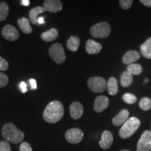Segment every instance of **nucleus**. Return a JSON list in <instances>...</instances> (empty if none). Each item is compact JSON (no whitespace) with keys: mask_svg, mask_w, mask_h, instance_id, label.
Returning <instances> with one entry per match:
<instances>
[{"mask_svg":"<svg viewBox=\"0 0 151 151\" xmlns=\"http://www.w3.org/2000/svg\"><path fill=\"white\" fill-rule=\"evenodd\" d=\"M65 113L62 104L59 101H52L46 106L43 113L44 120L48 123L54 124L59 122Z\"/></svg>","mask_w":151,"mask_h":151,"instance_id":"nucleus-1","label":"nucleus"},{"mask_svg":"<svg viewBox=\"0 0 151 151\" xmlns=\"http://www.w3.org/2000/svg\"><path fill=\"white\" fill-rule=\"evenodd\" d=\"M1 134L6 141L13 144L21 143L24 137L23 132L19 130L14 124L10 122L5 124L3 126Z\"/></svg>","mask_w":151,"mask_h":151,"instance_id":"nucleus-2","label":"nucleus"},{"mask_svg":"<svg viewBox=\"0 0 151 151\" xmlns=\"http://www.w3.org/2000/svg\"><path fill=\"white\" fill-rule=\"evenodd\" d=\"M141 121L136 117H131L122 124L119 131V135L122 139L131 137L140 127Z\"/></svg>","mask_w":151,"mask_h":151,"instance_id":"nucleus-3","label":"nucleus"},{"mask_svg":"<svg viewBox=\"0 0 151 151\" xmlns=\"http://www.w3.org/2000/svg\"><path fill=\"white\" fill-rule=\"evenodd\" d=\"M111 33V26L108 22H101L90 28V34L94 38H106Z\"/></svg>","mask_w":151,"mask_h":151,"instance_id":"nucleus-4","label":"nucleus"},{"mask_svg":"<svg viewBox=\"0 0 151 151\" xmlns=\"http://www.w3.org/2000/svg\"><path fill=\"white\" fill-rule=\"evenodd\" d=\"M49 55L58 65L63 63L66 59V55L63 46L59 43H54L50 46L49 48Z\"/></svg>","mask_w":151,"mask_h":151,"instance_id":"nucleus-5","label":"nucleus"},{"mask_svg":"<svg viewBox=\"0 0 151 151\" xmlns=\"http://www.w3.org/2000/svg\"><path fill=\"white\" fill-rule=\"evenodd\" d=\"M88 86L92 92L95 93H101L106 90V82L105 79L101 77L94 76L88 79Z\"/></svg>","mask_w":151,"mask_h":151,"instance_id":"nucleus-6","label":"nucleus"},{"mask_svg":"<svg viewBox=\"0 0 151 151\" xmlns=\"http://www.w3.org/2000/svg\"><path fill=\"white\" fill-rule=\"evenodd\" d=\"M137 151H151V131L146 130L138 141Z\"/></svg>","mask_w":151,"mask_h":151,"instance_id":"nucleus-7","label":"nucleus"},{"mask_svg":"<svg viewBox=\"0 0 151 151\" xmlns=\"http://www.w3.org/2000/svg\"><path fill=\"white\" fill-rule=\"evenodd\" d=\"M83 137V132L78 128H72L69 129L65 134V139L72 144H77L80 143Z\"/></svg>","mask_w":151,"mask_h":151,"instance_id":"nucleus-8","label":"nucleus"},{"mask_svg":"<svg viewBox=\"0 0 151 151\" xmlns=\"http://www.w3.org/2000/svg\"><path fill=\"white\" fill-rule=\"evenodd\" d=\"M3 37L8 41H14L18 39L20 35L16 28L11 24H6L1 29Z\"/></svg>","mask_w":151,"mask_h":151,"instance_id":"nucleus-9","label":"nucleus"},{"mask_svg":"<svg viewBox=\"0 0 151 151\" xmlns=\"http://www.w3.org/2000/svg\"><path fill=\"white\" fill-rule=\"evenodd\" d=\"M43 9L50 13L59 12L62 9V4L59 0H46L43 2Z\"/></svg>","mask_w":151,"mask_h":151,"instance_id":"nucleus-10","label":"nucleus"},{"mask_svg":"<svg viewBox=\"0 0 151 151\" xmlns=\"http://www.w3.org/2000/svg\"><path fill=\"white\" fill-rule=\"evenodd\" d=\"M109 105V100L108 97L105 96H98L94 100V110L97 113H101L107 109Z\"/></svg>","mask_w":151,"mask_h":151,"instance_id":"nucleus-11","label":"nucleus"},{"mask_svg":"<svg viewBox=\"0 0 151 151\" xmlns=\"http://www.w3.org/2000/svg\"><path fill=\"white\" fill-rule=\"evenodd\" d=\"M113 141V137L112 133L108 130H105L101 134V139L100 140L99 145L104 150H107L112 145Z\"/></svg>","mask_w":151,"mask_h":151,"instance_id":"nucleus-12","label":"nucleus"},{"mask_svg":"<svg viewBox=\"0 0 151 151\" xmlns=\"http://www.w3.org/2000/svg\"><path fill=\"white\" fill-rule=\"evenodd\" d=\"M69 111H70L71 118L74 120H78L81 118L83 114V106L81 103L78 101H75L70 105Z\"/></svg>","mask_w":151,"mask_h":151,"instance_id":"nucleus-13","label":"nucleus"},{"mask_svg":"<svg viewBox=\"0 0 151 151\" xmlns=\"http://www.w3.org/2000/svg\"><path fill=\"white\" fill-rule=\"evenodd\" d=\"M129 116V111L127 110V109H123V110L120 111V112L113 118L112 122L113 125L117 126V127L122 125V124L128 120Z\"/></svg>","mask_w":151,"mask_h":151,"instance_id":"nucleus-14","label":"nucleus"},{"mask_svg":"<svg viewBox=\"0 0 151 151\" xmlns=\"http://www.w3.org/2000/svg\"><path fill=\"white\" fill-rule=\"evenodd\" d=\"M102 46L100 43L96 42L95 41L92 39H89L87 41L86 44V52L90 55L98 54L101 51Z\"/></svg>","mask_w":151,"mask_h":151,"instance_id":"nucleus-15","label":"nucleus"},{"mask_svg":"<svg viewBox=\"0 0 151 151\" xmlns=\"http://www.w3.org/2000/svg\"><path fill=\"white\" fill-rule=\"evenodd\" d=\"M140 58V54L137 50H129L124 55L122 62L125 65H131Z\"/></svg>","mask_w":151,"mask_h":151,"instance_id":"nucleus-16","label":"nucleus"},{"mask_svg":"<svg viewBox=\"0 0 151 151\" xmlns=\"http://www.w3.org/2000/svg\"><path fill=\"white\" fill-rule=\"evenodd\" d=\"M58 31L55 28H51L48 31L43 32L41 35V38L43 41L46 42H50V41H55L58 37Z\"/></svg>","mask_w":151,"mask_h":151,"instance_id":"nucleus-17","label":"nucleus"},{"mask_svg":"<svg viewBox=\"0 0 151 151\" xmlns=\"http://www.w3.org/2000/svg\"><path fill=\"white\" fill-rule=\"evenodd\" d=\"M18 24L20 29L24 34L29 35L32 32V28L30 25L29 20L27 18H21L18 20Z\"/></svg>","mask_w":151,"mask_h":151,"instance_id":"nucleus-18","label":"nucleus"},{"mask_svg":"<svg viewBox=\"0 0 151 151\" xmlns=\"http://www.w3.org/2000/svg\"><path fill=\"white\" fill-rule=\"evenodd\" d=\"M140 50L142 55L147 59H151V37L140 46Z\"/></svg>","mask_w":151,"mask_h":151,"instance_id":"nucleus-19","label":"nucleus"},{"mask_svg":"<svg viewBox=\"0 0 151 151\" xmlns=\"http://www.w3.org/2000/svg\"><path fill=\"white\" fill-rule=\"evenodd\" d=\"M45 9H43V7L41 6H37L35 7L30 10L29 11V18L30 20H31L32 23L34 24H38L37 21H38V18H39V15L42 14V13L45 12Z\"/></svg>","mask_w":151,"mask_h":151,"instance_id":"nucleus-20","label":"nucleus"},{"mask_svg":"<svg viewBox=\"0 0 151 151\" xmlns=\"http://www.w3.org/2000/svg\"><path fill=\"white\" fill-rule=\"evenodd\" d=\"M79 46H80V39L78 37L72 36L67 40V47L71 51H77L78 50Z\"/></svg>","mask_w":151,"mask_h":151,"instance_id":"nucleus-21","label":"nucleus"},{"mask_svg":"<svg viewBox=\"0 0 151 151\" xmlns=\"http://www.w3.org/2000/svg\"><path fill=\"white\" fill-rule=\"evenodd\" d=\"M107 89L111 95H116L118 91V81L115 77H111L107 83Z\"/></svg>","mask_w":151,"mask_h":151,"instance_id":"nucleus-22","label":"nucleus"},{"mask_svg":"<svg viewBox=\"0 0 151 151\" xmlns=\"http://www.w3.org/2000/svg\"><path fill=\"white\" fill-rule=\"evenodd\" d=\"M132 81H133V76L128 72L127 71H124L122 73L121 78H120V83H121L122 87L127 88V87L130 86L132 83Z\"/></svg>","mask_w":151,"mask_h":151,"instance_id":"nucleus-23","label":"nucleus"},{"mask_svg":"<svg viewBox=\"0 0 151 151\" xmlns=\"http://www.w3.org/2000/svg\"><path fill=\"white\" fill-rule=\"evenodd\" d=\"M127 70L128 72L131 73L132 76H138L142 73L143 68L140 65H139V64L133 63L127 66Z\"/></svg>","mask_w":151,"mask_h":151,"instance_id":"nucleus-24","label":"nucleus"},{"mask_svg":"<svg viewBox=\"0 0 151 151\" xmlns=\"http://www.w3.org/2000/svg\"><path fill=\"white\" fill-rule=\"evenodd\" d=\"M9 5L4 1L0 2V22L4 21L9 16Z\"/></svg>","mask_w":151,"mask_h":151,"instance_id":"nucleus-25","label":"nucleus"},{"mask_svg":"<svg viewBox=\"0 0 151 151\" xmlns=\"http://www.w3.org/2000/svg\"><path fill=\"white\" fill-rule=\"evenodd\" d=\"M139 107L143 111H148L151 109V99L149 97H143L139 101Z\"/></svg>","mask_w":151,"mask_h":151,"instance_id":"nucleus-26","label":"nucleus"},{"mask_svg":"<svg viewBox=\"0 0 151 151\" xmlns=\"http://www.w3.org/2000/svg\"><path fill=\"white\" fill-rule=\"evenodd\" d=\"M122 99L128 104H133L137 101V98L134 94L131 93H125L122 97Z\"/></svg>","mask_w":151,"mask_h":151,"instance_id":"nucleus-27","label":"nucleus"},{"mask_svg":"<svg viewBox=\"0 0 151 151\" xmlns=\"http://www.w3.org/2000/svg\"><path fill=\"white\" fill-rule=\"evenodd\" d=\"M9 77L4 73L0 72V88L5 87L9 83Z\"/></svg>","mask_w":151,"mask_h":151,"instance_id":"nucleus-28","label":"nucleus"},{"mask_svg":"<svg viewBox=\"0 0 151 151\" xmlns=\"http://www.w3.org/2000/svg\"><path fill=\"white\" fill-rule=\"evenodd\" d=\"M119 3H120V5L122 9L127 10V9H129L132 6L133 1L132 0H120Z\"/></svg>","mask_w":151,"mask_h":151,"instance_id":"nucleus-29","label":"nucleus"},{"mask_svg":"<svg viewBox=\"0 0 151 151\" xmlns=\"http://www.w3.org/2000/svg\"><path fill=\"white\" fill-rule=\"evenodd\" d=\"M0 151H11L9 143L6 141H1L0 142Z\"/></svg>","mask_w":151,"mask_h":151,"instance_id":"nucleus-30","label":"nucleus"},{"mask_svg":"<svg viewBox=\"0 0 151 151\" xmlns=\"http://www.w3.org/2000/svg\"><path fill=\"white\" fill-rule=\"evenodd\" d=\"M9 68V62L6 60L0 57V71H6Z\"/></svg>","mask_w":151,"mask_h":151,"instance_id":"nucleus-31","label":"nucleus"},{"mask_svg":"<svg viewBox=\"0 0 151 151\" xmlns=\"http://www.w3.org/2000/svg\"><path fill=\"white\" fill-rule=\"evenodd\" d=\"M20 151H32V149L29 143L22 142L20 146Z\"/></svg>","mask_w":151,"mask_h":151,"instance_id":"nucleus-32","label":"nucleus"},{"mask_svg":"<svg viewBox=\"0 0 151 151\" xmlns=\"http://www.w3.org/2000/svg\"><path fill=\"white\" fill-rule=\"evenodd\" d=\"M19 86H20V90H21L22 93H25V92H27V85L26 84L25 82H24V81H22V82H20V85H19Z\"/></svg>","mask_w":151,"mask_h":151,"instance_id":"nucleus-33","label":"nucleus"},{"mask_svg":"<svg viewBox=\"0 0 151 151\" xmlns=\"http://www.w3.org/2000/svg\"><path fill=\"white\" fill-rule=\"evenodd\" d=\"M29 83H30V86H31V89H33V90L37 89V82H36L35 79H30Z\"/></svg>","mask_w":151,"mask_h":151,"instance_id":"nucleus-34","label":"nucleus"},{"mask_svg":"<svg viewBox=\"0 0 151 151\" xmlns=\"http://www.w3.org/2000/svg\"><path fill=\"white\" fill-rule=\"evenodd\" d=\"M140 2L146 6L151 7V0H141Z\"/></svg>","mask_w":151,"mask_h":151,"instance_id":"nucleus-35","label":"nucleus"},{"mask_svg":"<svg viewBox=\"0 0 151 151\" xmlns=\"http://www.w3.org/2000/svg\"><path fill=\"white\" fill-rule=\"evenodd\" d=\"M20 3H21L22 6H28L30 4V1L29 0H22Z\"/></svg>","mask_w":151,"mask_h":151,"instance_id":"nucleus-36","label":"nucleus"},{"mask_svg":"<svg viewBox=\"0 0 151 151\" xmlns=\"http://www.w3.org/2000/svg\"><path fill=\"white\" fill-rule=\"evenodd\" d=\"M38 24H45V20H44V18L43 17H39L38 18V21H37Z\"/></svg>","mask_w":151,"mask_h":151,"instance_id":"nucleus-37","label":"nucleus"},{"mask_svg":"<svg viewBox=\"0 0 151 151\" xmlns=\"http://www.w3.org/2000/svg\"><path fill=\"white\" fill-rule=\"evenodd\" d=\"M120 151H130L129 150H120Z\"/></svg>","mask_w":151,"mask_h":151,"instance_id":"nucleus-38","label":"nucleus"},{"mask_svg":"<svg viewBox=\"0 0 151 151\" xmlns=\"http://www.w3.org/2000/svg\"><path fill=\"white\" fill-rule=\"evenodd\" d=\"M148 79H146V80H145V82H148Z\"/></svg>","mask_w":151,"mask_h":151,"instance_id":"nucleus-39","label":"nucleus"},{"mask_svg":"<svg viewBox=\"0 0 151 151\" xmlns=\"http://www.w3.org/2000/svg\"><path fill=\"white\" fill-rule=\"evenodd\" d=\"M0 46H1V45H0Z\"/></svg>","mask_w":151,"mask_h":151,"instance_id":"nucleus-40","label":"nucleus"}]
</instances>
